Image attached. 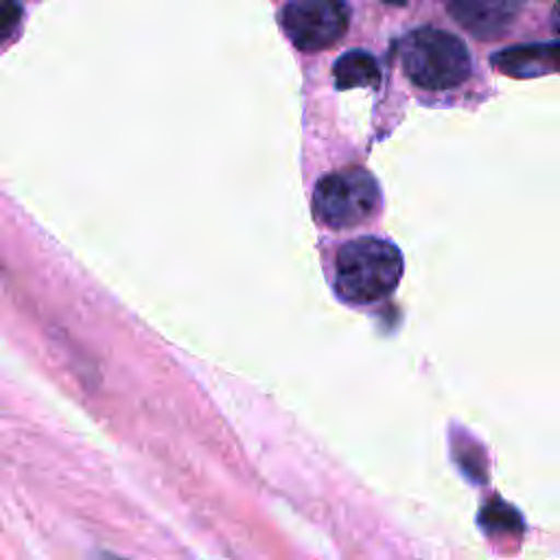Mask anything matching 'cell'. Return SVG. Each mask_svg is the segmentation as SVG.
Masks as SVG:
<instances>
[{"mask_svg":"<svg viewBox=\"0 0 560 560\" xmlns=\"http://www.w3.org/2000/svg\"><path fill=\"white\" fill-rule=\"evenodd\" d=\"M22 18V7L18 0H2V15H0V31L7 39L9 33L18 26V20Z\"/></svg>","mask_w":560,"mask_h":560,"instance_id":"9","label":"cell"},{"mask_svg":"<svg viewBox=\"0 0 560 560\" xmlns=\"http://www.w3.org/2000/svg\"><path fill=\"white\" fill-rule=\"evenodd\" d=\"M378 203V184L363 166H343L326 173L313 190V214L332 230H346L368 221Z\"/></svg>","mask_w":560,"mask_h":560,"instance_id":"3","label":"cell"},{"mask_svg":"<svg viewBox=\"0 0 560 560\" xmlns=\"http://www.w3.org/2000/svg\"><path fill=\"white\" fill-rule=\"evenodd\" d=\"M483 523L486 527H499V529H516L518 527V516L512 512L508 505H488L483 512Z\"/></svg>","mask_w":560,"mask_h":560,"instance_id":"8","label":"cell"},{"mask_svg":"<svg viewBox=\"0 0 560 560\" xmlns=\"http://www.w3.org/2000/svg\"><path fill=\"white\" fill-rule=\"evenodd\" d=\"M400 63L407 79L422 90H451L470 74L466 44L448 31L420 26L400 42Z\"/></svg>","mask_w":560,"mask_h":560,"instance_id":"2","label":"cell"},{"mask_svg":"<svg viewBox=\"0 0 560 560\" xmlns=\"http://www.w3.org/2000/svg\"><path fill=\"white\" fill-rule=\"evenodd\" d=\"M280 24L295 48L324 50L343 37L348 4L346 0H291L280 13Z\"/></svg>","mask_w":560,"mask_h":560,"instance_id":"4","label":"cell"},{"mask_svg":"<svg viewBox=\"0 0 560 560\" xmlns=\"http://www.w3.org/2000/svg\"><path fill=\"white\" fill-rule=\"evenodd\" d=\"M451 18L479 39L501 37L516 20L523 0H444Z\"/></svg>","mask_w":560,"mask_h":560,"instance_id":"5","label":"cell"},{"mask_svg":"<svg viewBox=\"0 0 560 560\" xmlns=\"http://www.w3.org/2000/svg\"><path fill=\"white\" fill-rule=\"evenodd\" d=\"M402 269V254L392 241L359 236L337 252L335 291L343 302L372 304L398 287Z\"/></svg>","mask_w":560,"mask_h":560,"instance_id":"1","label":"cell"},{"mask_svg":"<svg viewBox=\"0 0 560 560\" xmlns=\"http://www.w3.org/2000/svg\"><path fill=\"white\" fill-rule=\"evenodd\" d=\"M549 22H551L553 31L560 35V0L553 4V9H551V15H549Z\"/></svg>","mask_w":560,"mask_h":560,"instance_id":"10","label":"cell"},{"mask_svg":"<svg viewBox=\"0 0 560 560\" xmlns=\"http://www.w3.org/2000/svg\"><path fill=\"white\" fill-rule=\"evenodd\" d=\"M332 79L337 90L376 88L381 83V68L368 50L354 48L337 57L332 66Z\"/></svg>","mask_w":560,"mask_h":560,"instance_id":"7","label":"cell"},{"mask_svg":"<svg viewBox=\"0 0 560 560\" xmlns=\"http://www.w3.org/2000/svg\"><path fill=\"white\" fill-rule=\"evenodd\" d=\"M381 2H385V4H394V7H402V4H407V0H381Z\"/></svg>","mask_w":560,"mask_h":560,"instance_id":"11","label":"cell"},{"mask_svg":"<svg viewBox=\"0 0 560 560\" xmlns=\"http://www.w3.org/2000/svg\"><path fill=\"white\" fill-rule=\"evenodd\" d=\"M490 63L501 74L514 79H534L560 72V42H538L501 48L490 57Z\"/></svg>","mask_w":560,"mask_h":560,"instance_id":"6","label":"cell"}]
</instances>
